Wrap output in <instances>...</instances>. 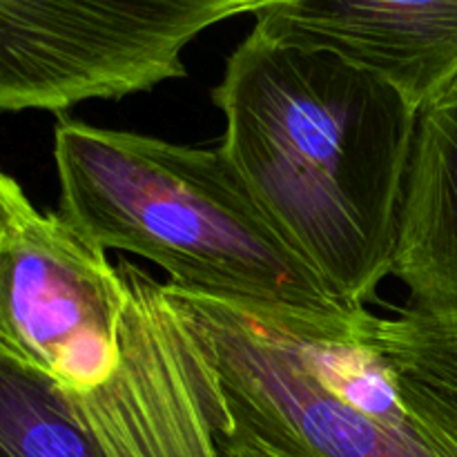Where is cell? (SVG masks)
I'll return each mask as SVG.
<instances>
[{
  "mask_svg": "<svg viewBox=\"0 0 457 457\" xmlns=\"http://www.w3.org/2000/svg\"><path fill=\"white\" fill-rule=\"evenodd\" d=\"M221 154L348 311L393 275L418 110L378 76L250 31L212 89Z\"/></svg>",
  "mask_w": 457,
  "mask_h": 457,
  "instance_id": "cell-1",
  "label": "cell"
},
{
  "mask_svg": "<svg viewBox=\"0 0 457 457\" xmlns=\"http://www.w3.org/2000/svg\"><path fill=\"white\" fill-rule=\"evenodd\" d=\"M163 290L208 366L221 457H457L455 393L370 346L357 311Z\"/></svg>",
  "mask_w": 457,
  "mask_h": 457,
  "instance_id": "cell-2",
  "label": "cell"
},
{
  "mask_svg": "<svg viewBox=\"0 0 457 457\" xmlns=\"http://www.w3.org/2000/svg\"><path fill=\"white\" fill-rule=\"evenodd\" d=\"M54 161L58 214L98 248L163 268L172 288L241 306L348 311L219 147L61 119Z\"/></svg>",
  "mask_w": 457,
  "mask_h": 457,
  "instance_id": "cell-3",
  "label": "cell"
},
{
  "mask_svg": "<svg viewBox=\"0 0 457 457\" xmlns=\"http://www.w3.org/2000/svg\"><path fill=\"white\" fill-rule=\"evenodd\" d=\"M268 0H0V112H65L186 76L183 49Z\"/></svg>",
  "mask_w": 457,
  "mask_h": 457,
  "instance_id": "cell-4",
  "label": "cell"
},
{
  "mask_svg": "<svg viewBox=\"0 0 457 457\" xmlns=\"http://www.w3.org/2000/svg\"><path fill=\"white\" fill-rule=\"evenodd\" d=\"M128 297L119 263L61 214L0 244V342L71 391L114 373Z\"/></svg>",
  "mask_w": 457,
  "mask_h": 457,
  "instance_id": "cell-5",
  "label": "cell"
},
{
  "mask_svg": "<svg viewBox=\"0 0 457 457\" xmlns=\"http://www.w3.org/2000/svg\"><path fill=\"white\" fill-rule=\"evenodd\" d=\"M129 297L114 373L76 391L79 413L105 457H221L217 397L163 284L119 262Z\"/></svg>",
  "mask_w": 457,
  "mask_h": 457,
  "instance_id": "cell-6",
  "label": "cell"
},
{
  "mask_svg": "<svg viewBox=\"0 0 457 457\" xmlns=\"http://www.w3.org/2000/svg\"><path fill=\"white\" fill-rule=\"evenodd\" d=\"M253 16L259 34L333 54L418 112L457 80V0H268Z\"/></svg>",
  "mask_w": 457,
  "mask_h": 457,
  "instance_id": "cell-7",
  "label": "cell"
},
{
  "mask_svg": "<svg viewBox=\"0 0 457 457\" xmlns=\"http://www.w3.org/2000/svg\"><path fill=\"white\" fill-rule=\"evenodd\" d=\"M393 275L409 308L457 315V80L418 112Z\"/></svg>",
  "mask_w": 457,
  "mask_h": 457,
  "instance_id": "cell-8",
  "label": "cell"
},
{
  "mask_svg": "<svg viewBox=\"0 0 457 457\" xmlns=\"http://www.w3.org/2000/svg\"><path fill=\"white\" fill-rule=\"evenodd\" d=\"M0 457H105L76 393L0 342Z\"/></svg>",
  "mask_w": 457,
  "mask_h": 457,
  "instance_id": "cell-9",
  "label": "cell"
},
{
  "mask_svg": "<svg viewBox=\"0 0 457 457\" xmlns=\"http://www.w3.org/2000/svg\"><path fill=\"white\" fill-rule=\"evenodd\" d=\"M361 337L402 369L457 395V315H431L413 308L395 320L357 311Z\"/></svg>",
  "mask_w": 457,
  "mask_h": 457,
  "instance_id": "cell-10",
  "label": "cell"
},
{
  "mask_svg": "<svg viewBox=\"0 0 457 457\" xmlns=\"http://www.w3.org/2000/svg\"><path fill=\"white\" fill-rule=\"evenodd\" d=\"M36 214L34 205L16 181L0 172V244L16 235Z\"/></svg>",
  "mask_w": 457,
  "mask_h": 457,
  "instance_id": "cell-11",
  "label": "cell"
}]
</instances>
